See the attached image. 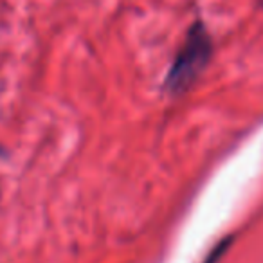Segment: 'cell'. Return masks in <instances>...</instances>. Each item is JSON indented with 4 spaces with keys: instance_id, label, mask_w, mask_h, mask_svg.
<instances>
[{
    "instance_id": "obj_1",
    "label": "cell",
    "mask_w": 263,
    "mask_h": 263,
    "mask_svg": "<svg viewBox=\"0 0 263 263\" xmlns=\"http://www.w3.org/2000/svg\"><path fill=\"white\" fill-rule=\"evenodd\" d=\"M215 52L213 38L202 20L190 26L184 44L177 51L168 74L164 78V88L172 96H180L190 90V87L208 69Z\"/></svg>"
},
{
    "instance_id": "obj_2",
    "label": "cell",
    "mask_w": 263,
    "mask_h": 263,
    "mask_svg": "<svg viewBox=\"0 0 263 263\" xmlns=\"http://www.w3.org/2000/svg\"><path fill=\"white\" fill-rule=\"evenodd\" d=\"M259 6H261V9H263V0H259Z\"/></svg>"
}]
</instances>
